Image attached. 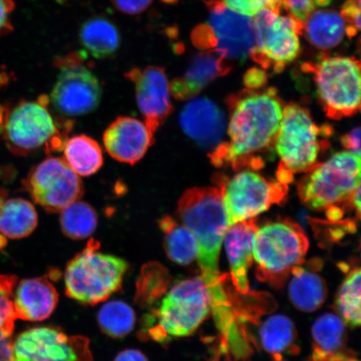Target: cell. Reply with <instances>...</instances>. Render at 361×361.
Masks as SVG:
<instances>
[{"label":"cell","instance_id":"obj_45","mask_svg":"<svg viewBox=\"0 0 361 361\" xmlns=\"http://www.w3.org/2000/svg\"><path fill=\"white\" fill-rule=\"evenodd\" d=\"M331 1L332 0H315L316 7H327Z\"/></svg>","mask_w":361,"mask_h":361},{"label":"cell","instance_id":"obj_7","mask_svg":"<svg viewBox=\"0 0 361 361\" xmlns=\"http://www.w3.org/2000/svg\"><path fill=\"white\" fill-rule=\"evenodd\" d=\"M209 20L192 30L194 47L214 51L228 62H245L255 45L254 23L250 17L230 10L224 0H207Z\"/></svg>","mask_w":361,"mask_h":361},{"label":"cell","instance_id":"obj_5","mask_svg":"<svg viewBox=\"0 0 361 361\" xmlns=\"http://www.w3.org/2000/svg\"><path fill=\"white\" fill-rule=\"evenodd\" d=\"M101 243L90 239L69 262L65 272L66 296L80 304L96 305L118 292L129 269L128 262L99 251Z\"/></svg>","mask_w":361,"mask_h":361},{"label":"cell","instance_id":"obj_34","mask_svg":"<svg viewBox=\"0 0 361 361\" xmlns=\"http://www.w3.org/2000/svg\"><path fill=\"white\" fill-rule=\"evenodd\" d=\"M226 6L240 15L254 17L264 8L281 13L283 0H224Z\"/></svg>","mask_w":361,"mask_h":361},{"label":"cell","instance_id":"obj_24","mask_svg":"<svg viewBox=\"0 0 361 361\" xmlns=\"http://www.w3.org/2000/svg\"><path fill=\"white\" fill-rule=\"evenodd\" d=\"M37 225V212L32 203L24 198H11L0 204V233L4 236L12 239L26 238Z\"/></svg>","mask_w":361,"mask_h":361},{"label":"cell","instance_id":"obj_19","mask_svg":"<svg viewBox=\"0 0 361 361\" xmlns=\"http://www.w3.org/2000/svg\"><path fill=\"white\" fill-rule=\"evenodd\" d=\"M232 66L214 51H201L194 56L182 78L170 82V92L176 100L189 101L212 81L229 73Z\"/></svg>","mask_w":361,"mask_h":361},{"label":"cell","instance_id":"obj_15","mask_svg":"<svg viewBox=\"0 0 361 361\" xmlns=\"http://www.w3.org/2000/svg\"><path fill=\"white\" fill-rule=\"evenodd\" d=\"M126 76L135 84L139 110L145 120L144 123L155 137L157 130L173 109L170 82L164 68L155 66L143 70L134 68Z\"/></svg>","mask_w":361,"mask_h":361},{"label":"cell","instance_id":"obj_26","mask_svg":"<svg viewBox=\"0 0 361 361\" xmlns=\"http://www.w3.org/2000/svg\"><path fill=\"white\" fill-rule=\"evenodd\" d=\"M312 357L349 354L345 350V323L334 314H324L315 320L312 327Z\"/></svg>","mask_w":361,"mask_h":361},{"label":"cell","instance_id":"obj_11","mask_svg":"<svg viewBox=\"0 0 361 361\" xmlns=\"http://www.w3.org/2000/svg\"><path fill=\"white\" fill-rule=\"evenodd\" d=\"M264 8L255 17V45L250 58L264 70L281 73L300 53L303 29L291 17Z\"/></svg>","mask_w":361,"mask_h":361},{"label":"cell","instance_id":"obj_13","mask_svg":"<svg viewBox=\"0 0 361 361\" xmlns=\"http://www.w3.org/2000/svg\"><path fill=\"white\" fill-rule=\"evenodd\" d=\"M23 183L33 201L48 213H61L84 194L82 180L64 158L49 157L40 162Z\"/></svg>","mask_w":361,"mask_h":361},{"label":"cell","instance_id":"obj_21","mask_svg":"<svg viewBox=\"0 0 361 361\" xmlns=\"http://www.w3.org/2000/svg\"><path fill=\"white\" fill-rule=\"evenodd\" d=\"M288 296L292 304L304 312H314L326 302L328 288L326 281L314 268L297 266L292 270Z\"/></svg>","mask_w":361,"mask_h":361},{"label":"cell","instance_id":"obj_10","mask_svg":"<svg viewBox=\"0 0 361 361\" xmlns=\"http://www.w3.org/2000/svg\"><path fill=\"white\" fill-rule=\"evenodd\" d=\"M218 188L229 227L255 219L273 205L281 204L287 196L288 185L266 179L254 169H242L231 178H220Z\"/></svg>","mask_w":361,"mask_h":361},{"label":"cell","instance_id":"obj_1","mask_svg":"<svg viewBox=\"0 0 361 361\" xmlns=\"http://www.w3.org/2000/svg\"><path fill=\"white\" fill-rule=\"evenodd\" d=\"M228 105V141L212 151V162L235 171L259 168L263 160L258 155L274 146L284 107L281 99L274 88H246L230 96Z\"/></svg>","mask_w":361,"mask_h":361},{"label":"cell","instance_id":"obj_23","mask_svg":"<svg viewBox=\"0 0 361 361\" xmlns=\"http://www.w3.org/2000/svg\"><path fill=\"white\" fill-rule=\"evenodd\" d=\"M80 40L90 56L105 59L117 51L121 36L114 23L105 17L96 16L85 21L81 26Z\"/></svg>","mask_w":361,"mask_h":361},{"label":"cell","instance_id":"obj_35","mask_svg":"<svg viewBox=\"0 0 361 361\" xmlns=\"http://www.w3.org/2000/svg\"><path fill=\"white\" fill-rule=\"evenodd\" d=\"M282 8L304 29L305 21L316 7L315 0H283Z\"/></svg>","mask_w":361,"mask_h":361},{"label":"cell","instance_id":"obj_12","mask_svg":"<svg viewBox=\"0 0 361 361\" xmlns=\"http://www.w3.org/2000/svg\"><path fill=\"white\" fill-rule=\"evenodd\" d=\"M80 54H71L56 61L60 69L51 100L61 115L73 117L89 114L100 105L102 89L97 76L82 65Z\"/></svg>","mask_w":361,"mask_h":361},{"label":"cell","instance_id":"obj_40","mask_svg":"<svg viewBox=\"0 0 361 361\" xmlns=\"http://www.w3.org/2000/svg\"><path fill=\"white\" fill-rule=\"evenodd\" d=\"M341 143L343 147L352 154L360 158V128H356L350 130L342 137Z\"/></svg>","mask_w":361,"mask_h":361},{"label":"cell","instance_id":"obj_25","mask_svg":"<svg viewBox=\"0 0 361 361\" xmlns=\"http://www.w3.org/2000/svg\"><path fill=\"white\" fill-rule=\"evenodd\" d=\"M159 227L164 233V247L170 260L183 266L197 260V243L190 230L171 216H162Z\"/></svg>","mask_w":361,"mask_h":361},{"label":"cell","instance_id":"obj_16","mask_svg":"<svg viewBox=\"0 0 361 361\" xmlns=\"http://www.w3.org/2000/svg\"><path fill=\"white\" fill-rule=\"evenodd\" d=\"M155 137L145 123L134 117L119 116L103 135L106 150L113 159L135 165L154 145Z\"/></svg>","mask_w":361,"mask_h":361},{"label":"cell","instance_id":"obj_41","mask_svg":"<svg viewBox=\"0 0 361 361\" xmlns=\"http://www.w3.org/2000/svg\"><path fill=\"white\" fill-rule=\"evenodd\" d=\"M0 361H16L13 352L11 336L0 333Z\"/></svg>","mask_w":361,"mask_h":361},{"label":"cell","instance_id":"obj_14","mask_svg":"<svg viewBox=\"0 0 361 361\" xmlns=\"http://www.w3.org/2000/svg\"><path fill=\"white\" fill-rule=\"evenodd\" d=\"M16 361H94L89 338L67 336L54 327L23 332L13 343Z\"/></svg>","mask_w":361,"mask_h":361},{"label":"cell","instance_id":"obj_4","mask_svg":"<svg viewBox=\"0 0 361 361\" xmlns=\"http://www.w3.org/2000/svg\"><path fill=\"white\" fill-rule=\"evenodd\" d=\"M328 134V126L316 124L305 107L295 103L284 106L274 146L279 157V182L288 185L293 176L305 173L317 164L320 152L328 147L327 140L324 139Z\"/></svg>","mask_w":361,"mask_h":361},{"label":"cell","instance_id":"obj_2","mask_svg":"<svg viewBox=\"0 0 361 361\" xmlns=\"http://www.w3.org/2000/svg\"><path fill=\"white\" fill-rule=\"evenodd\" d=\"M143 316L140 338L168 344L192 335L211 313L209 293L201 277L175 283Z\"/></svg>","mask_w":361,"mask_h":361},{"label":"cell","instance_id":"obj_22","mask_svg":"<svg viewBox=\"0 0 361 361\" xmlns=\"http://www.w3.org/2000/svg\"><path fill=\"white\" fill-rule=\"evenodd\" d=\"M303 35L315 48L328 51L340 44L346 35L341 16L331 8H316L307 18Z\"/></svg>","mask_w":361,"mask_h":361},{"label":"cell","instance_id":"obj_46","mask_svg":"<svg viewBox=\"0 0 361 361\" xmlns=\"http://www.w3.org/2000/svg\"><path fill=\"white\" fill-rule=\"evenodd\" d=\"M164 1L168 4H173L178 2V0H164Z\"/></svg>","mask_w":361,"mask_h":361},{"label":"cell","instance_id":"obj_37","mask_svg":"<svg viewBox=\"0 0 361 361\" xmlns=\"http://www.w3.org/2000/svg\"><path fill=\"white\" fill-rule=\"evenodd\" d=\"M111 2L121 13L128 16H137L146 11L153 0H111Z\"/></svg>","mask_w":361,"mask_h":361},{"label":"cell","instance_id":"obj_38","mask_svg":"<svg viewBox=\"0 0 361 361\" xmlns=\"http://www.w3.org/2000/svg\"><path fill=\"white\" fill-rule=\"evenodd\" d=\"M15 8L13 0H0V37L12 32L13 28L11 15Z\"/></svg>","mask_w":361,"mask_h":361},{"label":"cell","instance_id":"obj_8","mask_svg":"<svg viewBox=\"0 0 361 361\" xmlns=\"http://www.w3.org/2000/svg\"><path fill=\"white\" fill-rule=\"evenodd\" d=\"M314 75L318 96L329 118L341 120L356 114L360 107V64L355 57L324 56L306 63Z\"/></svg>","mask_w":361,"mask_h":361},{"label":"cell","instance_id":"obj_47","mask_svg":"<svg viewBox=\"0 0 361 361\" xmlns=\"http://www.w3.org/2000/svg\"><path fill=\"white\" fill-rule=\"evenodd\" d=\"M274 361H286V360H283V359H274Z\"/></svg>","mask_w":361,"mask_h":361},{"label":"cell","instance_id":"obj_30","mask_svg":"<svg viewBox=\"0 0 361 361\" xmlns=\"http://www.w3.org/2000/svg\"><path fill=\"white\" fill-rule=\"evenodd\" d=\"M63 233L73 240H81L92 235L97 228L98 215L89 203L78 200L61 212Z\"/></svg>","mask_w":361,"mask_h":361},{"label":"cell","instance_id":"obj_42","mask_svg":"<svg viewBox=\"0 0 361 361\" xmlns=\"http://www.w3.org/2000/svg\"><path fill=\"white\" fill-rule=\"evenodd\" d=\"M113 361H149L147 356L142 351L135 349H128L120 352Z\"/></svg>","mask_w":361,"mask_h":361},{"label":"cell","instance_id":"obj_31","mask_svg":"<svg viewBox=\"0 0 361 361\" xmlns=\"http://www.w3.org/2000/svg\"><path fill=\"white\" fill-rule=\"evenodd\" d=\"M102 331L111 338H120L133 331L135 313L132 307L121 300H112L104 305L97 314Z\"/></svg>","mask_w":361,"mask_h":361},{"label":"cell","instance_id":"obj_18","mask_svg":"<svg viewBox=\"0 0 361 361\" xmlns=\"http://www.w3.org/2000/svg\"><path fill=\"white\" fill-rule=\"evenodd\" d=\"M258 228L255 219H250L229 226L224 234L230 275L235 290L243 295L250 292L247 276L254 259V240Z\"/></svg>","mask_w":361,"mask_h":361},{"label":"cell","instance_id":"obj_28","mask_svg":"<svg viewBox=\"0 0 361 361\" xmlns=\"http://www.w3.org/2000/svg\"><path fill=\"white\" fill-rule=\"evenodd\" d=\"M261 344L274 359H282V355L293 348L297 338L295 324L282 314L271 316L262 324Z\"/></svg>","mask_w":361,"mask_h":361},{"label":"cell","instance_id":"obj_9","mask_svg":"<svg viewBox=\"0 0 361 361\" xmlns=\"http://www.w3.org/2000/svg\"><path fill=\"white\" fill-rule=\"evenodd\" d=\"M48 97L7 104L1 137L13 155L25 157L45 147L56 151L65 145L51 113Z\"/></svg>","mask_w":361,"mask_h":361},{"label":"cell","instance_id":"obj_43","mask_svg":"<svg viewBox=\"0 0 361 361\" xmlns=\"http://www.w3.org/2000/svg\"><path fill=\"white\" fill-rule=\"evenodd\" d=\"M309 361H359L356 359L354 355L349 354H342V355H336L331 356H326V357L322 358H314L311 357Z\"/></svg>","mask_w":361,"mask_h":361},{"label":"cell","instance_id":"obj_39","mask_svg":"<svg viewBox=\"0 0 361 361\" xmlns=\"http://www.w3.org/2000/svg\"><path fill=\"white\" fill-rule=\"evenodd\" d=\"M268 75L259 68H252L245 76V83L247 89L263 88L267 82Z\"/></svg>","mask_w":361,"mask_h":361},{"label":"cell","instance_id":"obj_6","mask_svg":"<svg viewBox=\"0 0 361 361\" xmlns=\"http://www.w3.org/2000/svg\"><path fill=\"white\" fill-rule=\"evenodd\" d=\"M308 250L309 240L303 228L290 219L258 228L254 240L257 278L282 288L292 270L303 264Z\"/></svg>","mask_w":361,"mask_h":361},{"label":"cell","instance_id":"obj_27","mask_svg":"<svg viewBox=\"0 0 361 361\" xmlns=\"http://www.w3.org/2000/svg\"><path fill=\"white\" fill-rule=\"evenodd\" d=\"M63 147L65 161L81 177H89L102 169V149L96 140L85 135H75L67 140Z\"/></svg>","mask_w":361,"mask_h":361},{"label":"cell","instance_id":"obj_29","mask_svg":"<svg viewBox=\"0 0 361 361\" xmlns=\"http://www.w3.org/2000/svg\"><path fill=\"white\" fill-rule=\"evenodd\" d=\"M169 270L157 262L143 266L137 282L135 302L143 309H151L169 290Z\"/></svg>","mask_w":361,"mask_h":361},{"label":"cell","instance_id":"obj_32","mask_svg":"<svg viewBox=\"0 0 361 361\" xmlns=\"http://www.w3.org/2000/svg\"><path fill=\"white\" fill-rule=\"evenodd\" d=\"M360 269L350 271L338 290L336 300L337 312L351 327L360 324Z\"/></svg>","mask_w":361,"mask_h":361},{"label":"cell","instance_id":"obj_36","mask_svg":"<svg viewBox=\"0 0 361 361\" xmlns=\"http://www.w3.org/2000/svg\"><path fill=\"white\" fill-rule=\"evenodd\" d=\"M341 16L345 24L347 36L353 38L360 30V0H345Z\"/></svg>","mask_w":361,"mask_h":361},{"label":"cell","instance_id":"obj_3","mask_svg":"<svg viewBox=\"0 0 361 361\" xmlns=\"http://www.w3.org/2000/svg\"><path fill=\"white\" fill-rule=\"evenodd\" d=\"M305 173L298 193L307 207L326 211L328 219L335 222L347 207L360 216L353 202L355 191L360 186V157L347 151L338 152Z\"/></svg>","mask_w":361,"mask_h":361},{"label":"cell","instance_id":"obj_20","mask_svg":"<svg viewBox=\"0 0 361 361\" xmlns=\"http://www.w3.org/2000/svg\"><path fill=\"white\" fill-rule=\"evenodd\" d=\"M59 295L47 277L24 279L13 293L17 319L25 322H43L55 311Z\"/></svg>","mask_w":361,"mask_h":361},{"label":"cell","instance_id":"obj_17","mask_svg":"<svg viewBox=\"0 0 361 361\" xmlns=\"http://www.w3.org/2000/svg\"><path fill=\"white\" fill-rule=\"evenodd\" d=\"M189 101L180 113V128L198 145L214 150L224 137L226 118L223 111L205 97Z\"/></svg>","mask_w":361,"mask_h":361},{"label":"cell","instance_id":"obj_44","mask_svg":"<svg viewBox=\"0 0 361 361\" xmlns=\"http://www.w3.org/2000/svg\"><path fill=\"white\" fill-rule=\"evenodd\" d=\"M8 81H10V78H8V75L6 72H2L0 73V89L8 84Z\"/></svg>","mask_w":361,"mask_h":361},{"label":"cell","instance_id":"obj_33","mask_svg":"<svg viewBox=\"0 0 361 361\" xmlns=\"http://www.w3.org/2000/svg\"><path fill=\"white\" fill-rule=\"evenodd\" d=\"M16 283L17 278L13 275L0 276V333L8 336H12L17 319L13 305Z\"/></svg>","mask_w":361,"mask_h":361}]
</instances>
